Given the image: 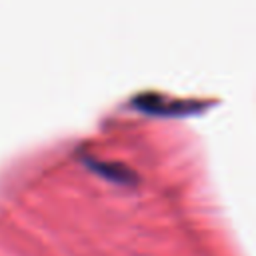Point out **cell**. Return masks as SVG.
<instances>
[{
  "label": "cell",
  "mask_w": 256,
  "mask_h": 256,
  "mask_svg": "<svg viewBox=\"0 0 256 256\" xmlns=\"http://www.w3.org/2000/svg\"><path fill=\"white\" fill-rule=\"evenodd\" d=\"M134 106L148 114H184L190 108H194L192 102L166 100L164 96H156V94H140L134 100Z\"/></svg>",
  "instance_id": "1"
},
{
  "label": "cell",
  "mask_w": 256,
  "mask_h": 256,
  "mask_svg": "<svg viewBox=\"0 0 256 256\" xmlns=\"http://www.w3.org/2000/svg\"><path fill=\"white\" fill-rule=\"evenodd\" d=\"M84 162L106 180H112V182H118V184H134L138 180L136 172L132 168L120 164V162H102V160H96V158H90V156H86Z\"/></svg>",
  "instance_id": "2"
}]
</instances>
